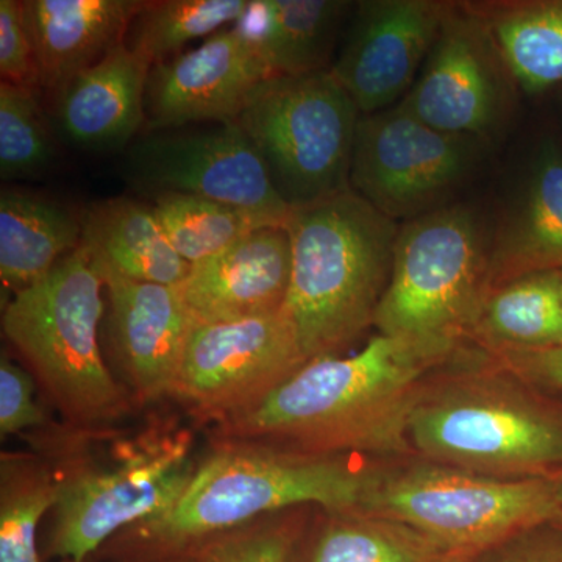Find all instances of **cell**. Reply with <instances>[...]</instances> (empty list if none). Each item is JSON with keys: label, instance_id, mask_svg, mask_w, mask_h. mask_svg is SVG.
I'll list each match as a JSON object with an SVG mask.
<instances>
[{"label": "cell", "instance_id": "4dcf8cb0", "mask_svg": "<svg viewBox=\"0 0 562 562\" xmlns=\"http://www.w3.org/2000/svg\"><path fill=\"white\" fill-rule=\"evenodd\" d=\"M294 543L290 527L262 525L214 536L188 553L194 562H292Z\"/></svg>", "mask_w": 562, "mask_h": 562}, {"label": "cell", "instance_id": "d6986e66", "mask_svg": "<svg viewBox=\"0 0 562 562\" xmlns=\"http://www.w3.org/2000/svg\"><path fill=\"white\" fill-rule=\"evenodd\" d=\"M150 66L121 44L102 61L83 70L57 98L58 124L65 138L81 149H120L146 122Z\"/></svg>", "mask_w": 562, "mask_h": 562}, {"label": "cell", "instance_id": "277c9868", "mask_svg": "<svg viewBox=\"0 0 562 562\" xmlns=\"http://www.w3.org/2000/svg\"><path fill=\"white\" fill-rule=\"evenodd\" d=\"M487 361L441 369L428 380L409 424L412 449L422 460L494 479L557 476L562 471L561 409Z\"/></svg>", "mask_w": 562, "mask_h": 562}, {"label": "cell", "instance_id": "8fae6325", "mask_svg": "<svg viewBox=\"0 0 562 562\" xmlns=\"http://www.w3.org/2000/svg\"><path fill=\"white\" fill-rule=\"evenodd\" d=\"M306 358L283 310L198 324L188 338L172 395L221 420L254 408Z\"/></svg>", "mask_w": 562, "mask_h": 562}, {"label": "cell", "instance_id": "8d00e7d4", "mask_svg": "<svg viewBox=\"0 0 562 562\" xmlns=\"http://www.w3.org/2000/svg\"><path fill=\"white\" fill-rule=\"evenodd\" d=\"M150 562H194V558L190 553L162 554L158 560Z\"/></svg>", "mask_w": 562, "mask_h": 562}, {"label": "cell", "instance_id": "d590c367", "mask_svg": "<svg viewBox=\"0 0 562 562\" xmlns=\"http://www.w3.org/2000/svg\"><path fill=\"white\" fill-rule=\"evenodd\" d=\"M447 562H497L495 552L471 554V557H453Z\"/></svg>", "mask_w": 562, "mask_h": 562}, {"label": "cell", "instance_id": "d4e9b609", "mask_svg": "<svg viewBox=\"0 0 562 562\" xmlns=\"http://www.w3.org/2000/svg\"><path fill=\"white\" fill-rule=\"evenodd\" d=\"M469 341L486 351L562 347L561 272L530 273L495 288Z\"/></svg>", "mask_w": 562, "mask_h": 562}, {"label": "cell", "instance_id": "6da1fadb", "mask_svg": "<svg viewBox=\"0 0 562 562\" xmlns=\"http://www.w3.org/2000/svg\"><path fill=\"white\" fill-rule=\"evenodd\" d=\"M460 351L461 344L379 333L353 357L306 361L254 408L225 419L222 432L305 453L406 457L428 380Z\"/></svg>", "mask_w": 562, "mask_h": 562}, {"label": "cell", "instance_id": "f1b7e54d", "mask_svg": "<svg viewBox=\"0 0 562 562\" xmlns=\"http://www.w3.org/2000/svg\"><path fill=\"white\" fill-rule=\"evenodd\" d=\"M58 479L33 460L3 457L0 484V562H44L38 553L41 517L54 509Z\"/></svg>", "mask_w": 562, "mask_h": 562}, {"label": "cell", "instance_id": "e575fe53", "mask_svg": "<svg viewBox=\"0 0 562 562\" xmlns=\"http://www.w3.org/2000/svg\"><path fill=\"white\" fill-rule=\"evenodd\" d=\"M497 562H562V528L539 525L495 550Z\"/></svg>", "mask_w": 562, "mask_h": 562}, {"label": "cell", "instance_id": "484cf974", "mask_svg": "<svg viewBox=\"0 0 562 562\" xmlns=\"http://www.w3.org/2000/svg\"><path fill=\"white\" fill-rule=\"evenodd\" d=\"M330 516L308 562H447L453 558L390 517L362 509Z\"/></svg>", "mask_w": 562, "mask_h": 562}, {"label": "cell", "instance_id": "8992f818", "mask_svg": "<svg viewBox=\"0 0 562 562\" xmlns=\"http://www.w3.org/2000/svg\"><path fill=\"white\" fill-rule=\"evenodd\" d=\"M557 476L505 480L427 460L379 468L364 512L420 532L450 557L495 552L560 513Z\"/></svg>", "mask_w": 562, "mask_h": 562}, {"label": "cell", "instance_id": "3957f363", "mask_svg": "<svg viewBox=\"0 0 562 562\" xmlns=\"http://www.w3.org/2000/svg\"><path fill=\"white\" fill-rule=\"evenodd\" d=\"M376 473L379 468L346 454L231 443L198 464L171 512L139 525V538L162 554L188 553L280 509L319 505L330 514L364 512Z\"/></svg>", "mask_w": 562, "mask_h": 562}, {"label": "cell", "instance_id": "1f68e13d", "mask_svg": "<svg viewBox=\"0 0 562 562\" xmlns=\"http://www.w3.org/2000/svg\"><path fill=\"white\" fill-rule=\"evenodd\" d=\"M0 74L7 83L41 88L35 52L18 0H0Z\"/></svg>", "mask_w": 562, "mask_h": 562}, {"label": "cell", "instance_id": "603a6c76", "mask_svg": "<svg viewBox=\"0 0 562 562\" xmlns=\"http://www.w3.org/2000/svg\"><path fill=\"white\" fill-rule=\"evenodd\" d=\"M80 244V216L66 206L11 188L0 192L2 292L32 286Z\"/></svg>", "mask_w": 562, "mask_h": 562}, {"label": "cell", "instance_id": "5b68a950", "mask_svg": "<svg viewBox=\"0 0 562 562\" xmlns=\"http://www.w3.org/2000/svg\"><path fill=\"white\" fill-rule=\"evenodd\" d=\"M103 290L101 272L80 244L3 306V335L58 408L80 425L113 419L127 408L99 342L106 308Z\"/></svg>", "mask_w": 562, "mask_h": 562}, {"label": "cell", "instance_id": "4fadbf2b", "mask_svg": "<svg viewBox=\"0 0 562 562\" xmlns=\"http://www.w3.org/2000/svg\"><path fill=\"white\" fill-rule=\"evenodd\" d=\"M506 76L486 25L452 3L419 77L398 105L436 131L483 138L501 120Z\"/></svg>", "mask_w": 562, "mask_h": 562}, {"label": "cell", "instance_id": "ba28073f", "mask_svg": "<svg viewBox=\"0 0 562 562\" xmlns=\"http://www.w3.org/2000/svg\"><path fill=\"white\" fill-rule=\"evenodd\" d=\"M360 110L331 70L276 76L250 92L236 124L292 210L350 190Z\"/></svg>", "mask_w": 562, "mask_h": 562}, {"label": "cell", "instance_id": "ffe728a7", "mask_svg": "<svg viewBox=\"0 0 562 562\" xmlns=\"http://www.w3.org/2000/svg\"><path fill=\"white\" fill-rule=\"evenodd\" d=\"M81 246L127 279L180 286L191 265L173 249L154 209L128 198L94 203L80 216Z\"/></svg>", "mask_w": 562, "mask_h": 562}, {"label": "cell", "instance_id": "cb8c5ba5", "mask_svg": "<svg viewBox=\"0 0 562 562\" xmlns=\"http://www.w3.org/2000/svg\"><path fill=\"white\" fill-rule=\"evenodd\" d=\"M486 25L509 77L528 94L562 83V0L464 3Z\"/></svg>", "mask_w": 562, "mask_h": 562}, {"label": "cell", "instance_id": "4316f807", "mask_svg": "<svg viewBox=\"0 0 562 562\" xmlns=\"http://www.w3.org/2000/svg\"><path fill=\"white\" fill-rule=\"evenodd\" d=\"M250 0H157L144 2L125 33L124 44L147 65L181 54L184 44L236 24Z\"/></svg>", "mask_w": 562, "mask_h": 562}, {"label": "cell", "instance_id": "30bf717a", "mask_svg": "<svg viewBox=\"0 0 562 562\" xmlns=\"http://www.w3.org/2000/svg\"><path fill=\"white\" fill-rule=\"evenodd\" d=\"M476 139L436 131L401 105L361 116L350 190L391 220H414L464 179Z\"/></svg>", "mask_w": 562, "mask_h": 562}, {"label": "cell", "instance_id": "7402d4cb", "mask_svg": "<svg viewBox=\"0 0 562 562\" xmlns=\"http://www.w3.org/2000/svg\"><path fill=\"white\" fill-rule=\"evenodd\" d=\"M349 2L336 0H250L236 22L276 76L328 70L336 33Z\"/></svg>", "mask_w": 562, "mask_h": 562}, {"label": "cell", "instance_id": "e0dca14e", "mask_svg": "<svg viewBox=\"0 0 562 562\" xmlns=\"http://www.w3.org/2000/svg\"><path fill=\"white\" fill-rule=\"evenodd\" d=\"M291 268L286 225H266L191 265L179 291L198 324L265 316L283 310Z\"/></svg>", "mask_w": 562, "mask_h": 562}, {"label": "cell", "instance_id": "f546056e", "mask_svg": "<svg viewBox=\"0 0 562 562\" xmlns=\"http://www.w3.org/2000/svg\"><path fill=\"white\" fill-rule=\"evenodd\" d=\"M54 158L36 90L0 83V179L38 176Z\"/></svg>", "mask_w": 562, "mask_h": 562}, {"label": "cell", "instance_id": "74e56055", "mask_svg": "<svg viewBox=\"0 0 562 562\" xmlns=\"http://www.w3.org/2000/svg\"><path fill=\"white\" fill-rule=\"evenodd\" d=\"M558 480H560L561 484V503H560V513H558L557 520L553 524H557L558 527L562 528V471L558 473Z\"/></svg>", "mask_w": 562, "mask_h": 562}, {"label": "cell", "instance_id": "83f0119b", "mask_svg": "<svg viewBox=\"0 0 562 562\" xmlns=\"http://www.w3.org/2000/svg\"><path fill=\"white\" fill-rule=\"evenodd\" d=\"M173 249L194 265L271 224L250 211L184 192H160L151 206Z\"/></svg>", "mask_w": 562, "mask_h": 562}, {"label": "cell", "instance_id": "2e32d148", "mask_svg": "<svg viewBox=\"0 0 562 562\" xmlns=\"http://www.w3.org/2000/svg\"><path fill=\"white\" fill-rule=\"evenodd\" d=\"M95 266L105 284L111 347L133 390L143 401L172 395L195 324L179 286L132 280Z\"/></svg>", "mask_w": 562, "mask_h": 562}, {"label": "cell", "instance_id": "52a82bcc", "mask_svg": "<svg viewBox=\"0 0 562 562\" xmlns=\"http://www.w3.org/2000/svg\"><path fill=\"white\" fill-rule=\"evenodd\" d=\"M492 244L471 209L431 210L398 232L380 335L462 344L490 295Z\"/></svg>", "mask_w": 562, "mask_h": 562}, {"label": "cell", "instance_id": "9c48e42d", "mask_svg": "<svg viewBox=\"0 0 562 562\" xmlns=\"http://www.w3.org/2000/svg\"><path fill=\"white\" fill-rule=\"evenodd\" d=\"M195 468L183 431L147 432L121 446L106 465H72L57 475L50 553L85 562L121 528L171 512Z\"/></svg>", "mask_w": 562, "mask_h": 562}, {"label": "cell", "instance_id": "7a4b0ae2", "mask_svg": "<svg viewBox=\"0 0 562 562\" xmlns=\"http://www.w3.org/2000/svg\"><path fill=\"white\" fill-rule=\"evenodd\" d=\"M286 228L292 268L283 312L310 361L373 325L401 227L349 190L292 210Z\"/></svg>", "mask_w": 562, "mask_h": 562}, {"label": "cell", "instance_id": "ac0fdd59", "mask_svg": "<svg viewBox=\"0 0 562 562\" xmlns=\"http://www.w3.org/2000/svg\"><path fill=\"white\" fill-rule=\"evenodd\" d=\"M143 0H24L40 85L58 94L74 77L124 44Z\"/></svg>", "mask_w": 562, "mask_h": 562}, {"label": "cell", "instance_id": "5bb4252c", "mask_svg": "<svg viewBox=\"0 0 562 562\" xmlns=\"http://www.w3.org/2000/svg\"><path fill=\"white\" fill-rule=\"evenodd\" d=\"M452 3L373 0L357 16L330 68L362 116L390 109L412 90Z\"/></svg>", "mask_w": 562, "mask_h": 562}, {"label": "cell", "instance_id": "9a60e30c", "mask_svg": "<svg viewBox=\"0 0 562 562\" xmlns=\"http://www.w3.org/2000/svg\"><path fill=\"white\" fill-rule=\"evenodd\" d=\"M269 77L257 46L236 25L222 29L195 49L151 66L146 122L157 131L192 122H235L250 92Z\"/></svg>", "mask_w": 562, "mask_h": 562}, {"label": "cell", "instance_id": "44dd1931", "mask_svg": "<svg viewBox=\"0 0 562 562\" xmlns=\"http://www.w3.org/2000/svg\"><path fill=\"white\" fill-rule=\"evenodd\" d=\"M562 271V154L546 143L522 206L492 244L491 291L536 272Z\"/></svg>", "mask_w": 562, "mask_h": 562}, {"label": "cell", "instance_id": "7c38bea8", "mask_svg": "<svg viewBox=\"0 0 562 562\" xmlns=\"http://www.w3.org/2000/svg\"><path fill=\"white\" fill-rule=\"evenodd\" d=\"M128 169L146 187L227 203L271 224L286 225L292 213L236 122L139 139L128 151Z\"/></svg>", "mask_w": 562, "mask_h": 562}, {"label": "cell", "instance_id": "d6a6232c", "mask_svg": "<svg viewBox=\"0 0 562 562\" xmlns=\"http://www.w3.org/2000/svg\"><path fill=\"white\" fill-rule=\"evenodd\" d=\"M46 419L33 401V380L24 369L2 353L0 360V432L18 435L40 427Z\"/></svg>", "mask_w": 562, "mask_h": 562}, {"label": "cell", "instance_id": "836d02e7", "mask_svg": "<svg viewBox=\"0 0 562 562\" xmlns=\"http://www.w3.org/2000/svg\"><path fill=\"white\" fill-rule=\"evenodd\" d=\"M498 368L536 386L562 392V347L486 351Z\"/></svg>", "mask_w": 562, "mask_h": 562}, {"label": "cell", "instance_id": "f35d334b", "mask_svg": "<svg viewBox=\"0 0 562 562\" xmlns=\"http://www.w3.org/2000/svg\"><path fill=\"white\" fill-rule=\"evenodd\" d=\"M561 272V294H562V271Z\"/></svg>", "mask_w": 562, "mask_h": 562}]
</instances>
